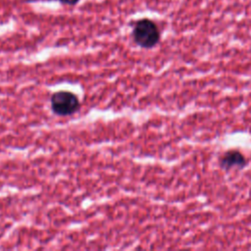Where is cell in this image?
Returning a JSON list of instances; mask_svg holds the SVG:
<instances>
[{
    "mask_svg": "<svg viewBox=\"0 0 251 251\" xmlns=\"http://www.w3.org/2000/svg\"><path fill=\"white\" fill-rule=\"evenodd\" d=\"M51 109L61 117L70 116L78 111L80 107L77 96L70 91H56L51 96Z\"/></svg>",
    "mask_w": 251,
    "mask_h": 251,
    "instance_id": "obj_2",
    "label": "cell"
},
{
    "mask_svg": "<svg viewBox=\"0 0 251 251\" xmlns=\"http://www.w3.org/2000/svg\"><path fill=\"white\" fill-rule=\"evenodd\" d=\"M134 42L142 48H152L160 40V30L157 25L149 19L137 21L132 29Z\"/></svg>",
    "mask_w": 251,
    "mask_h": 251,
    "instance_id": "obj_1",
    "label": "cell"
},
{
    "mask_svg": "<svg viewBox=\"0 0 251 251\" xmlns=\"http://www.w3.org/2000/svg\"><path fill=\"white\" fill-rule=\"evenodd\" d=\"M59 2H61L62 4H66V5H75L79 0H58Z\"/></svg>",
    "mask_w": 251,
    "mask_h": 251,
    "instance_id": "obj_4",
    "label": "cell"
},
{
    "mask_svg": "<svg viewBox=\"0 0 251 251\" xmlns=\"http://www.w3.org/2000/svg\"><path fill=\"white\" fill-rule=\"evenodd\" d=\"M219 164L220 167L226 171L231 169H243L247 164V160L239 151L228 150L220 157Z\"/></svg>",
    "mask_w": 251,
    "mask_h": 251,
    "instance_id": "obj_3",
    "label": "cell"
}]
</instances>
